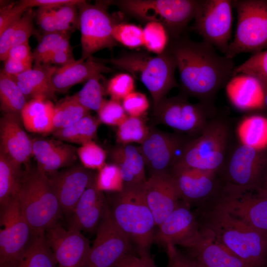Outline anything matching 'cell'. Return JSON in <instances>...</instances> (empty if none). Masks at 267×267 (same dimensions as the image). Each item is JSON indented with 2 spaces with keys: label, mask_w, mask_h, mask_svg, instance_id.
Returning a JSON list of instances; mask_svg holds the SVG:
<instances>
[{
  "label": "cell",
  "mask_w": 267,
  "mask_h": 267,
  "mask_svg": "<svg viewBox=\"0 0 267 267\" xmlns=\"http://www.w3.org/2000/svg\"><path fill=\"white\" fill-rule=\"evenodd\" d=\"M167 49L175 60L182 94L215 109L217 93L234 77L233 59L219 54L203 41H193L185 37L172 40Z\"/></svg>",
  "instance_id": "cell-1"
},
{
  "label": "cell",
  "mask_w": 267,
  "mask_h": 267,
  "mask_svg": "<svg viewBox=\"0 0 267 267\" xmlns=\"http://www.w3.org/2000/svg\"><path fill=\"white\" fill-rule=\"evenodd\" d=\"M201 230L251 267H267V232L247 225L226 211L200 208Z\"/></svg>",
  "instance_id": "cell-2"
},
{
  "label": "cell",
  "mask_w": 267,
  "mask_h": 267,
  "mask_svg": "<svg viewBox=\"0 0 267 267\" xmlns=\"http://www.w3.org/2000/svg\"><path fill=\"white\" fill-rule=\"evenodd\" d=\"M124 184L107 197L111 217L138 253H149L156 229L153 216L143 192V185Z\"/></svg>",
  "instance_id": "cell-3"
},
{
  "label": "cell",
  "mask_w": 267,
  "mask_h": 267,
  "mask_svg": "<svg viewBox=\"0 0 267 267\" xmlns=\"http://www.w3.org/2000/svg\"><path fill=\"white\" fill-rule=\"evenodd\" d=\"M16 197L33 234L44 233L58 224L63 213L48 177L38 167L23 170Z\"/></svg>",
  "instance_id": "cell-4"
},
{
  "label": "cell",
  "mask_w": 267,
  "mask_h": 267,
  "mask_svg": "<svg viewBox=\"0 0 267 267\" xmlns=\"http://www.w3.org/2000/svg\"><path fill=\"white\" fill-rule=\"evenodd\" d=\"M96 59L128 72L141 82L151 95L153 109L172 89L178 87L175 76L176 61L167 48L162 54L155 56L133 52L118 58Z\"/></svg>",
  "instance_id": "cell-5"
},
{
  "label": "cell",
  "mask_w": 267,
  "mask_h": 267,
  "mask_svg": "<svg viewBox=\"0 0 267 267\" xmlns=\"http://www.w3.org/2000/svg\"><path fill=\"white\" fill-rule=\"evenodd\" d=\"M233 137L229 122L215 116L199 135L189 139L175 166L221 173L233 143Z\"/></svg>",
  "instance_id": "cell-6"
},
{
  "label": "cell",
  "mask_w": 267,
  "mask_h": 267,
  "mask_svg": "<svg viewBox=\"0 0 267 267\" xmlns=\"http://www.w3.org/2000/svg\"><path fill=\"white\" fill-rule=\"evenodd\" d=\"M201 0H122L115 3L135 17L163 25L172 40L181 37L194 19Z\"/></svg>",
  "instance_id": "cell-7"
},
{
  "label": "cell",
  "mask_w": 267,
  "mask_h": 267,
  "mask_svg": "<svg viewBox=\"0 0 267 267\" xmlns=\"http://www.w3.org/2000/svg\"><path fill=\"white\" fill-rule=\"evenodd\" d=\"M267 164V149L255 148L241 141L233 143L221 172L223 193L255 191Z\"/></svg>",
  "instance_id": "cell-8"
},
{
  "label": "cell",
  "mask_w": 267,
  "mask_h": 267,
  "mask_svg": "<svg viewBox=\"0 0 267 267\" xmlns=\"http://www.w3.org/2000/svg\"><path fill=\"white\" fill-rule=\"evenodd\" d=\"M237 23L234 38L224 54L233 59L242 53L267 49V0H235Z\"/></svg>",
  "instance_id": "cell-9"
},
{
  "label": "cell",
  "mask_w": 267,
  "mask_h": 267,
  "mask_svg": "<svg viewBox=\"0 0 267 267\" xmlns=\"http://www.w3.org/2000/svg\"><path fill=\"white\" fill-rule=\"evenodd\" d=\"M153 111L157 122L193 138L202 133L216 114V109L200 102L192 103L183 94L165 97Z\"/></svg>",
  "instance_id": "cell-10"
},
{
  "label": "cell",
  "mask_w": 267,
  "mask_h": 267,
  "mask_svg": "<svg viewBox=\"0 0 267 267\" xmlns=\"http://www.w3.org/2000/svg\"><path fill=\"white\" fill-rule=\"evenodd\" d=\"M111 3L100 1L91 4L81 0L78 3L82 49L80 58L86 60L100 50L112 49L117 44L112 32L118 23L108 11Z\"/></svg>",
  "instance_id": "cell-11"
},
{
  "label": "cell",
  "mask_w": 267,
  "mask_h": 267,
  "mask_svg": "<svg viewBox=\"0 0 267 267\" xmlns=\"http://www.w3.org/2000/svg\"><path fill=\"white\" fill-rule=\"evenodd\" d=\"M169 173L180 198L189 206L195 204L204 207L222 193L223 183L219 173L175 165Z\"/></svg>",
  "instance_id": "cell-12"
},
{
  "label": "cell",
  "mask_w": 267,
  "mask_h": 267,
  "mask_svg": "<svg viewBox=\"0 0 267 267\" xmlns=\"http://www.w3.org/2000/svg\"><path fill=\"white\" fill-rule=\"evenodd\" d=\"M230 0H201L194 18L192 30L203 41L224 54L231 37L232 4Z\"/></svg>",
  "instance_id": "cell-13"
},
{
  "label": "cell",
  "mask_w": 267,
  "mask_h": 267,
  "mask_svg": "<svg viewBox=\"0 0 267 267\" xmlns=\"http://www.w3.org/2000/svg\"><path fill=\"white\" fill-rule=\"evenodd\" d=\"M96 232L95 238L82 267H114L134 252L129 238L113 220L109 208Z\"/></svg>",
  "instance_id": "cell-14"
},
{
  "label": "cell",
  "mask_w": 267,
  "mask_h": 267,
  "mask_svg": "<svg viewBox=\"0 0 267 267\" xmlns=\"http://www.w3.org/2000/svg\"><path fill=\"white\" fill-rule=\"evenodd\" d=\"M0 267H15L33 235L16 197L0 209Z\"/></svg>",
  "instance_id": "cell-15"
},
{
  "label": "cell",
  "mask_w": 267,
  "mask_h": 267,
  "mask_svg": "<svg viewBox=\"0 0 267 267\" xmlns=\"http://www.w3.org/2000/svg\"><path fill=\"white\" fill-rule=\"evenodd\" d=\"M150 128L148 135L139 146L145 167L150 176L170 173L190 138Z\"/></svg>",
  "instance_id": "cell-16"
},
{
  "label": "cell",
  "mask_w": 267,
  "mask_h": 267,
  "mask_svg": "<svg viewBox=\"0 0 267 267\" xmlns=\"http://www.w3.org/2000/svg\"><path fill=\"white\" fill-rule=\"evenodd\" d=\"M157 227L154 242L165 247L180 245L187 249L202 236L197 217L183 202Z\"/></svg>",
  "instance_id": "cell-17"
},
{
  "label": "cell",
  "mask_w": 267,
  "mask_h": 267,
  "mask_svg": "<svg viewBox=\"0 0 267 267\" xmlns=\"http://www.w3.org/2000/svg\"><path fill=\"white\" fill-rule=\"evenodd\" d=\"M57 267H82L90 249V243L79 230L63 228L59 223L45 232Z\"/></svg>",
  "instance_id": "cell-18"
},
{
  "label": "cell",
  "mask_w": 267,
  "mask_h": 267,
  "mask_svg": "<svg viewBox=\"0 0 267 267\" xmlns=\"http://www.w3.org/2000/svg\"><path fill=\"white\" fill-rule=\"evenodd\" d=\"M209 205L226 211L249 226L267 232V197L251 191L222 193Z\"/></svg>",
  "instance_id": "cell-19"
},
{
  "label": "cell",
  "mask_w": 267,
  "mask_h": 267,
  "mask_svg": "<svg viewBox=\"0 0 267 267\" xmlns=\"http://www.w3.org/2000/svg\"><path fill=\"white\" fill-rule=\"evenodd\" d=\"M95 176L80 165L48 174L50 185L63 213L71 215L85 191L94 181Z\"/></svg>",
  "instance_id": "cell-20"
},
{
  "label": "cell",
  "mask_w": 267,
  "mask_h": 267,
  "mask_svg": "<svg viewBox=\"0 0 267 267\" xmlns=\"http://www.w3.org/2000/svg\"><path fill=\"white\" fill-rule=\"evenodd\" d=\"M143 192L156 226L180 203L178 192L169 173L150 176L143 185Z\"/></svg>",
  "instance_id": "cell-21"
},
{
  "label": "cell",
  "mask_w": 267,
  "mask_h": 267,
  "mask_svg": "<svg viewBox=\"0 0 267 267\" xmlns=\"http://www.w3.org/2000/svg\"><path fill=\"white\" fill-rule=\"evenodd\" d=\"M20 114L6 113L0 120V152L21 166L33 156L32 140L22 129Z\"/></svg>",
  "instance_id": "cell-22"
},
{
  "label": "cell",
  "mask_w": 267,
  "mask_h": 267,
  "mask_svg": "<svg viewBox=\"0 0 267 267\" xmlns=\"http://www.w3.org/2000/svg\"><path fill=\"white\" fill-rule=\"evenodd\" d=\"M108 208L107 197L96 188L94 180L77 203L70 218L69 227L81 232L96 231Z\"/></svg>",
  "instance_id": "cell-23"
},
{
  "label": "cell",
  "mask_w": 267,
  "mask_h": 267,
  "mask_svg": "<svg viewBox=\"0 0 267 267\" xmlns=\"http://www.w3.org/2000/svg\"><path fill=\"white\" fill-rule=\"evenodd\" d=\"M112 71L92 56L86 60L80 58L58 67L52 76V85L55 92L64 93L76 84Z\"/></svg>",
  "instance_id": "cell-24"
},
{
  "label": "cell",
  "mask_w": 267,
  "mask_h": 267,
  "mask_svg": "<svg viewBox=\"0 0 267 267\" xmlns=\"http://www.w3.org/2000/svg\"><path fill=\"white\" fill-rule=\"evenodd\" d=\"M32 150L38 168L46 175L70 166L78 156L77 148L53 139H33Z\"/></svg>",
  "instance_id": "cell-25"
},
{
  "label": "cell",
  "mask_w": 267,
  "mask_h": 267,
  "mask_svg": "<svg viewBox=\"0 0 267 267\" xmlns=\"http://www.w3.org/2000/svg\"><path fill=\"white\" fill-rule=\"evenodd\" d=\"M187 249L189 256L207 267H251L232 253L204 234Z\"/></svg>",
  "instance_id": "cell-26"
},
{
  "label": "cell",
  "mask_w": 267,
  "mask_h": 267,
  "mask_svg": "<svg viewBox=\"0 0 267 267\" xmlns=\"http://www.w3.org/2000/svg\"><path fill=\"white\" fill-rule=\"evenodd\" d=\"M58 67L50 64H35L32 69L12 77L27 99H50L55 93L51 81Z\"/></svg>",
  "instance_id": "cell-27"
},
{
  "label": "cell",
  "mask_w": 267,
  "mask_h": 267,
  "mask_svg": "<svg viewBox=\"0 0 267 267\" xmlns=\"http://www.w3.org/2000/svg\"><path fill=\"white\" fill-rule=\"evenodd\" d=\"M109 157L120 168L124 184L141 185L146 181L145 162L139 147L118 143L111 149Z\"/></svg>",
  "instance_id": "cell-28"
},
{
  "label": "cell",
  "mask_w": 267,
  "mask_h": 267,
  "mask_svg": "<svg viewBox=\"0 0 267 267\" xmlns=\"http://www.w3.org/2000/svg\"><path fill=\"white\" fill-rule=\"evenodd\" d=\"M232 102L242 109L263 108L264 90L261 83L255 77L238 74L226 85Z\"/></svg>",
  "instance_id": "cell-29"
},
{
  "label": "cell",
  "mask_w": 267,
  "mask_h": 267,
  "mask_svg": "<svg viewBox=\"0 0 267 267\" xmlns=\"http://www.w3.org/2000/svg\"><path fill=\"white\" fill-rule=\"evenodd\" d=\"M54 108L55 105L50 99L39 97L29 100L20 113L25 129L37 134L52 133Z\"/></svg>",
  "instance_id": "cell-30"
},
{
  "label": "cell",
  "mask_w": 267,
  "mask_h": 267,
  "mask_svg": "<svg viewBox=\"0 0 267 267\" xmlns=\"http://www.w3.org/2000/svg\"><path fill=\"white\" fill-rule=\"evenodd\" d=\"M35 12L28 9L17 21L0 35V59L4 61L9 50L13 46L29 42L35 31Z\"/></svg>",
  "instance_id": "cell-31"
},
{
  "label": "cell",
  "mask_w": 267,
  "mask_h": 267,
  "mask_svg": "<svg viewBox=\"0 0 267 267\" xmlns=\"http://www.w3.org/2000/svg\"><path fill=\"white\" fill-rule=\"evenodd\" d=\"M45 234L32 235L15 267H57L52 251L46 242Z\"/></svg>",
  "instance_id": "cell-32"
},
{
  "label": "cell",
  "mask_w": 267,
  "mask_h": 267,
  "mask_svg": "<svg viewBox=\"0 0 267 267\" xmlns=\"http://www.w3.org/2000/svg\"><path fill=\"white\" fill-rule=\"evenodd\" d=\"M100 123L98 118L88 114L67 127L54 131L52 134L59 140L82 145L93 141Z\"/></svg>",
  "instance_id": "cell-33"
},
{
  "label": "cell",
  "mask_w": 267,
  "mask_h": 267,
  "mask_svg": "<svg viewBox=\"0 0 267 267\" xmlns=\"http://www.w3.org/2000/svg\"><path fill=\"white\" fill-rule=\"evenodd\" d=\"M23 172L21 166L0 152V209L16 197Z\"/></svg>",
  "instance_id": "cell-34"
},
{
  "label": "cell",
  "mask_w": 267,
  "mask_h": 267,
  "mask_svg": "<svg viewBox=\"0 0 267 267\" xmlns=\"http://www.w3.org/2000/svg\"><path fill=\"white\" fill-rule=\"evenodd\" d=\"M27 98L12 76L0 73V110L6 113L20 114Z\"/></svg>",
  "instance_id": "cell-35"
},
{
  "label": "cell",
  "mask_w": 267,
  "mask_h": 267,
  "mask_svg": "<svg viewBox=\"0 0 267 267\" xmlns=\"http://www.w3.org/2000/svg\"><path fill=\"white\" fill-rule=\"evenodd\" d=\"M241 141L261 149H267V119L261 115H253L244 120L240 126Z\"/></svg>",
  "instance_id": "cell-36"
},
{
  "label": "cell",
  "mask_w": 267,
  "mask_h": 267,
  "mask_svg": "<svg viewBox=\"0 0 267 267\" xmlns=\"http://www.w3.org/2000/svg\"><path fill=\"white\" fill-rule=\"evenodd\" d=\"M73 96H67L55 105L53 117L54 131L67 127L89 114Z\"/></svg>",
  "instance_id": "cell-37"
},
{
  "label": "cell",
  "mask_w": 267,
  "mask_h": 267,
  "mask_svg": "<svg viewBox=\"0 0 267 267\" xmlns=\"http://www.w3.org/2000/svg\"><path fill=\"white\" fill-rule=\"evenodd\" d=\"M148 127L141 117L128 116L117 127L116 141L119 144H142L149 134Z\"/></svg>",
  "instance_id": "cell-38"
},
{
  "label": "cell",
  "mask_w": 267,
  "mask_h": 267,
  "mask_svg": "<svg viewBox=\"0 0 267 267\" xmlns=\"http://www.w3.org/2000/svg\"><path fill=\"white\" fill-rule=\"evenodd\" d=\"M103 75L88 80L81 89L72 96L83 106L97 112L105 100L103 98L104 88L100 81Z\"/></svg>",
  "instance_id": "cell-39"
},
{
  "label": "cell",
  "mask_w": 267,
  "mask_h": 267,
  "mask_svg": "<svg viewBox=\"0 0 267 267\" xmlns=\"http://www.w3.org/2000/svg\"><path fill=\"white\" fill-rule=\"evenodd\" d=\"M95 185L98 190L103 192L121 191L124 182L119 167L112 163L105 164L95 174Z\"/></svg>",
  "instance_id": "cell-40"
},
{
  "label": "cell",
  "mask_w": 267,
  "mask_h": 267,
  "mask_svg": "<svg viewBox=\"0 0 267 267\" xmlns=\"http://www.w3.org/2000/svg\"><path fill=\"white\" fill-rule=\"evenodd\" d=\"M143 46L148 51L158 55L166 49L169 42V34L161 24L149 22L143 28Z\"/></svg>",
  "instance_id": "cell-41"
},
{
  "label": "cell",
  "mask_w": 267,
  "mask_h": 267,
  "mask_svg": "<svg viewBox=\"0 0 267 267\" xmlns=\"http://www.w3.org/2000/svg\"><path fill=\"white\" fill-rule=\"evenodd\" d=\"M246 74L256 78L262 87L267 86V49L253 54L241 64L236 66L234 76Z\"/></svg>",
  "instance_id": "cell-42"
},
{
  "label": "cell",
  "mask_w": 267,
  "mask_h": 267,
  "mask_svg": "<svg viewBox=\"0 0 267 267\" xmlns=\"http://www.w3.org/2000/svg\"><path fill=\"white\" fill-rule=\"evenodd\" d=\"M77 152L82 166L87 169L98 171L106 164V151L93 141L81 145Z\"/></svg>",
  "instance_id": "cell-43"
},
{
  "label": "cell",
  "mask_w": 267,
  "mask_h": 267,
  "mask_svg": "<svg viewBox=\"0 0 267 267\" xmlns=\"http://www.w3.org/2000/svg\"><path fill=\"white\" fill-rule=\"evenodd\" d=\"M81 1L68 3L54 8V19L56 31L57 32L69 34L79 29V18L77 4Z\"/></svg>",
  "instance_id": "cell-44"
},
{
  "label": "cell",
  "mask_w": 267,
  "mask_h": 267,
  "mask_svg": "<svg viewBox=\"0 0 267 267\" xmlns=\"http://www.w3.org/2000/svg\"><path fill=\"white\" fill-rule=\"evenodd\" d=\"M112 35L115 40L129 48L143 46V29L131 24L118 23Z\"/></svg>",
  "instance_id": "cell-45"
},
{
  "label": "cell",
  "mask_w": 267,
  "mask_h": 267,
  "mask_svg": "<svg viewBox=\"0 0 267 267\" xmlns=\"http://www.w3.org/2000/svg\"><path fill=\"white\" fill-rule=\"evenodd\" d=\"M134 77L129 74L120 73L110 79L106 86V92L111 99L120 101L134 91Z\"/></svg>",
  "instance_id": "cell-46"
},
{
  "label": "cell",
  "mask_w": 267,
  "mask_h": 267,
  "mask_svg": "<svg viewBox=\"0 0 267 267\" xmlns=\"http://www.w3.org/2000/svg\"><path fill=\"white\" fill-rule=\"evenodd\" d=\"M100 122L111 126H119L129 116L119 101L105 100L97 112Z\"/></svg>",
  "instance_id": "cell-47"
},
{
  "label": "cell",
  "mask_w": 267,
  "mask_h": 267,
  "mask_svg": "<svg viewBox=\"0 0 267 267\" xmlns=\"http://www.w3.org/2000/svg\"><path fill=\"white\" fill-rule=\"evenodd\" d=\"M68 36L69 34L57 32L45 34L33 52L35 64H44L61 41Z\"/></svg>",
  "instance_id": "cell-48"
},
{
  "label": "cell",
  "mask_w": 267,
  "mask_h": 267,
  "mask_svg": "<svg viewBox=\"0 0 267 267\" xmlns=\"http://www.w3.org/2000/svg\"><path fill=\"white\" fill-rule=\"evenodd\" d=\"M123 108L129 116L141 117L149 107V103L145 94L133 91L122 100Z\"/></svg>",
  "instance_id": "cell-49"
},
{
  "label": "cell",
  "mask_w": 267,
  "mask_h": 267,
  "mask_svg": "<svg viewBox=\"0 0 267 267\" xmlns=\"http://www.w3.org/2000/svg\"><path fill=\"white\" fill-rule=\"evenodd\" d=\"M29 8L20 1L3 5L0 8V35L8 27L19 19Z\"/></svg>",
  "instance_id": "cell-50"
},
{
  "label": "cell",
  "mask_w": 267,
  "mask_h": 267,
  "mask_svg": "<svg viewBox=\"0 0 267 267\" xmlns=\"http://www.w3.org/2000/svg\"><path fill=\"white\" fill-rule=\"evenodd\" d=\"M72 47L70 45L69 36L64 38L58 47L45 60L44 64L65 65L73 60Z\"/></svg>",
  "instance_id": "cell-51"
},
{
  "label": "cell",
  "mask_w": 267,
  "mask_h": 267,
  "mask_svg": "<svg viewBox=\"0 0 267 267\" xmlns=\"http://www.w3.org/2000/svg\"><path fill=\"white\" fill-rule=\"evenodd\" d=\"M114 267H157L149 253L132 252L119 261Z\"/></svg>",
  "instance_id": "cell-52"
},
{
  "label": "cell",
  "mask_w": 267,
  "mask_h": 267,
  "mask_svg": "<svg viewBox=\"0 0 267 267\" xmlns=\"http://www.w3.org/2000/svg\"><path fill=\"white\" fill-rule=\"evenodd\" d=\"M166 249L168 257V267H197L196 261L189 255L181 253L176 246L168 245Z\"/></svg>",
  "instance_id": "cell-53"
},
{
  "label": "cell",
  "mask_w": 267,
  "mask_h": 267,
  "mask_svg": "<svg viewBox=\"0 0 267 267\" xmlns=\"http://www.w3.org/2000/svg\"><path fill=\"white\" fill-rule=\"evenodd\" d=\"M37 22L45 34L56 32L54 8H39L35 12Z\"/></svg>",
  "instance_id": "cell-54"
},
{
  "label": "cell",
  "mask_w": 267,
  "mask_h": 267,
  "mask_svg": "<svg viewBox=\"0 0 267 267\" xmlns=\"http://www.w3.org/2000/svg\"><path fill=\"white\" fill-rule=\"evenodd\" d=\"M79 0H22L21 3L27 8L34 7L53 9L68 3H75Z\"/></svg>",
  "instance_id": "cell-55"
},
{
  "label": "cell",
  "mask_w": 267,
  "mask_h": 267,
  "mask_svg": "<svg viewBox=\"0 0 267 267\" xmlns=\"http://www.w3.org/2000/svg\"><path fill=\"white\" fill-rule=\"evenodd\" d=\"M11 58L17 60L32 62L34 61L29 42H27L12 47L8 52L6 58Z\"/></svg>",
  "instance_id": "cell-56"
},
{
  "label": "cell",
  "mask_w": 267,
  "mask_h": 267,
  "mask_svg": "<svg viewBox=\"0 0 267 267\" xmlns=\"http://www.w3.org/2000/svg\"><path fill=\"white\" fill-rule=\"evenodd\" d=\"M32 68V62H23L7 58L4 61V67L2 71L8 75L14 76Z\"/></svg>",
  "instance_id": "cell-57"
},
{
  "label": "cell",
  "mask_w": 267,
  "mask_h": 267,
  "mask_svg": "<svg viewBox=\"0 0 267 267\" xmlns=\"http://www.w3.org/2000/svg\"><path fill=\"white\" fill-rule=\"evenodd\" d=\"M255 191L261 196L267 197V164Z\"/></svg>",
  "instance_id": "cell-58"
},
{
  "label": "cell",
  "mask_w": 267,
  "mask_h": 267,
  "mask_svg": "<svg viewBox=\"0 0 267 267\" xmlns=\"http://www.w3.org/2000/svg\"><path fill=\"white\" fill-rule=\"evenodd\" d=\"M264 90L263 108L267 111V86L263 87Z\"/></svg>",
  "instance_id": "cell-59"
},
{
  "label": "cell",
  "mask_w": 267,
  "mask_h": 267,
  "mask_svg": "<svg viewBox=\"0 0 267 267\" xmlns=\"http://www.w3.org/2000/svg\"><path fill=\"white\" fill-rule=\"evenodd\" d=\"M197 263V262H196ZM197 267H207L206 266H204L200 264H199L198 263H197Z\"/></svg>",
  "instance_id": "cell-60"
}]
</instances>
